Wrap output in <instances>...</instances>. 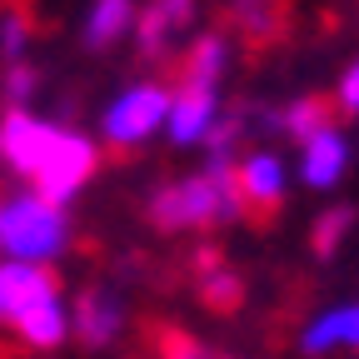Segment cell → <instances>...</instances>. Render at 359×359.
Segmentation results:
<instances>
[{
    "instance_id": "cell-1",
    "label": "cell",
    "mask_w": 359,
    "mask_h": 359,
    "mask_svg": "<svg viewBox=\"0 0 359 359\" xmlns=\"http://www.w3.org/2000/svg\"><path fill=\"white\" fill-rule=\"evenodd\" d=\"M0 155L15 175L30 180V195L40 200H70L90 175L100 165V150L75 130H60V125H45L25 110H6L0 120Z\"/></svg>"
},
{
    "instance_id": "cell-2",
    "label": "cell",
    "mask_w": 359,
    "mask_h": 359,
    "mask_svg": "<svg viewBox=\"0 0 359 359\" xmlns=\"http://www.w3.org/2000/svg\"><path fill=\"white\" fill-rule=\"evenodd\" d=\"M150 224L160 235H185V230H219V224L245 219L240 180L235 165H205L195 175H180L170 185H160L145 205Z\"/></svg>"
},
{
    "instance_id": "cell-3",
    "label": "cell",
    "mask_w": 359,
    "mask_h": 359,
    "mask_svg": "<svg viewBox=\"0 0 359 359\" xmlns=\"http://www.w3.org/2000/svg\"><path fill=\"white\" fill-rule=\"evenodd\" d=\"M70 240V224L60 205L40 195H15L0 205V250L20 264H50Z\"/></svg>"
},
{
    "instance_id": "cell-4",
    "label": "cell",
    "mask_w": 359,
    "mask_h": 359,
    "mask_svg": "<svg viewBox=\"0 0 359 359\" xmlns=\"http://www.w3.org/2000/svg\"><path fill=\"white\" fill-rule=\"evenodd\" d=\"M170 95L175 90L165 80H140V85H130L125 95L110 105L105 115V140L115 155H130V150H140L150 135L170 120Z\"/></svg>"
},
{
    "instance_id": "cell-5",
    "label": "cell",
    "mask_w": 359,
    "mask_h": 359,
    "mask_svg": "<svg viewBox=\"0 0 359 359\" xmlns=\"http://www.w3.org/2000/svg\"><path fill=\"white\" fill-rule=\"evenodd\" d=\"M235 180H240V200L250 219H269L280 215L285 190H290V165L275 150H250L245 160H235Z\"/></svg>"
},
{
    "instance_id": "cell-6",
    "label": "cell",
    "mask_w": 359,
    "mask_h": 359,
    "mask_svg": "<svg viewBox=\"0 0 359 359\" xmlns=\"http://www.w3.org/2000/svg\"><path fill=\"white\" fill-rule=\"evenodd\" d=\"M45 299H60V275L50 264H0V325H20L25 314Z\"/></svg>"
},
{
    "instance_id": "cell-7",
    "label": "cell",
    "mask_w": 359,
    "mask_h": 359,
    "mask_svg": "<svg viewBox=\"0 0 359 359\" xmlns=\"http://www.w3.org/2000/svg\"><path fill=\"white\" fill-rule=\"evenodd\" d=\"M354 165V140L344 135V125H325L314 140L299 145V180L314 195H330L344 185V175Z\"/></svg>"
},
{
    "instance_id": "cell-8",
    "label": "cell",
    "mask_w": 359,
    "mask_h": 359,
    "mask_svg": "<svg viewBox=\"0 0 359 359\" xmlns=\"http://www.w3.org/2000/svg\"><path fill=\"white\" fill-rule=\"evenodd\" d=\"M70 330L85 349H110L125 330V299L120 290L110 285H85L80 299H75V314H70Z\"/></svg>"
},
{
    "instance_id": "cell-9",
    "label": "cell",
    "mask_w": 359,
    "mask_h": 359,
    "mask_svg": "<svg viewBox=\"0 0 359 359\" xmlns=\"http://www.w3.org/2000/svg\"><path fill=\"white\" fill-rule=\"evenodd\" d=\"M200 15V0H145L135 11V45L145 60H160Z\"/></svg>"
},
{
    "instance_id": "cell-10",
    "label": "cell",
    "mask_w": 359,
    "mask_h": 359,
    "mask_svg": "<svg viewBox=\"0 0 359 359\" xmlns=\"http://www.w3.org/2000/svg\"><path fill=\"white\" fill-rule=\"evenodd\" d=\"M215 125H219V90H185V85H175L170 120H165L170 145H205Z\"/></svg>"
},
{
    "instance_id": "cell-11",
    "label": "cell",
    "mask_w": 359,
    "mask_h": 359,
    "mask_svg": "<svg viewBox=\"0 0 359 359\" xmlns=\"http://www.w3.org/2000/svg\"><path fill=\"white\" fill-rule=\"evenodd\" d=\"M334 349H359V299H344V304L320 309L299 330V354L320 359V354H334Z\"/></svg>"
},
{
    "instance_id": "cell-12",
    "label": "cell",
    "mask_w": 359,
    "mask_h": 359,
    "mask_svg": "<svg viewBox=\"0 0 359 359\" xmlns=\"http://www.w3.org/2000/svg\"><path fill=\"white\" fill-rule=\"evenodd\" d=\"M230 40H224L219 30H200L195 40H190V50H185V60H180V85L185 90H219V80H224V70H230Z\"/></svg>"
},
{
    "instance_id": "cell-13",
    "label": "cell",
    "mask_w": 359,
    "mask_h": 359,
    "mask_svg": "<svg viewBox=\"0 0 359 359\" xmlns=\"http://www.w3.org/2000/svg\"><path fill=\"white\" fill-rule=\"evenodd\" d=\"M195 275H200L195 290H200V304H205V309H215V314H235V309H240L245 280L219 259V250H200V255H195Z\"/></svg>"
},
{
    "instance_id": "cell-14",
    "label": "cell",
    "mask_w": 359,
    "mask_h": 359,
    "mask_svg": "<svg viewBox=\"0 0 359 359\" xmlns=\"http://www.w3.org/2000/svg\"><path fill=\"white\" fill-rule=\"evenodd\" d=\"M65 334H70V314H65L60 299L35 304L25 320L15 325V339H20V349H30V354H50V349H60Z\"/></svg>"
},
{
    "instance_id": "cell-15",
    "label": "cell",
    "mask_w": 359,
    "mask_h": 359,
    "mask_svg": "<svg viewBox=\"0 0 359 359\" xmlns=\"http://www.w3.org/2000/svg\"><path fill=\"white\" fill-rule=\"evenodd\" d=\"M130 25H135V0H95L85 15V45L90 50H110Z\"/></svg>"
},
{
    "instance_id": "cell-16",
    "label": "cell",
    "mask_w": 359,
    "mask_h": 359,
    "mask_svg": "<svg viewBox=\"0 0 359 359\" xmlns=\"http://www.w3.org/2000/svg\"><path fill=\"white\" fill-rule=\"evenodd\" d=\"M334 105L325 100V95H299V100H290L280 115H275V125L290 135L294 145H304V140H314L325 125H334V115H330Z\"/></svg>"
},
{
    "instance_id": "cell-17",
    "label": "cell",
    "mask_w": 359,
    "mask_h": 359,
    "mask_svg": "<svg viewBox=\"0 0 359 359\" xmlns=\"http://www.w3.org/2000/svg\"><path fill=\"white\" fill-rule=\"evenodd\" d=\"M30 35H35V6L30 0H0V55L15 65Z\"/></svg>"
},
{
    "instance_id": "cell-18",
    "label": "cell",
    "mask_w": 359,
    "mask_h": 359,
    "mask_svg": "<svg viewBox=\"0 0 359 359\" xmlns=\"http://www.w3.org/2000/svg\"><path fill=\"white\" fill-rule=\"evenodd\" d=\"M349 230H354V210H349V205H325L320 215H314V224H309V245H314V255L330 259V255L344 245Z\"/></svg>"
},
{
    "instance_id": "cell-19",
    "label": "cell",
    "mask_w": 359,
    "mask_h": 359,
    "mask_svg": "<svg viewBox=\"0 0 359 359\" xmlns=\"http://www.w3.org/2000/svg\"><path fill=\"white\" fill-rule=\"evenodd\" d=\"M230 11L250 40H269L280 30V0H230Z\"/></svg>"
},
{
    "instance_id": "cell-20",
    "label": "cell",
    "mask_w": 359,
    "mask_h": 359,
    "mask_svg": "<svg viewBox=\"0 0 359 359\" xmlns=\"http://www.w3.org/2000/svg\"><path fill=\"white\" fill-rule=\"evenodd\" d=\"M155 349H160V359H219V354H210V349H205L195 334L175 330V325L155 330Z\"/></svg>"
},
{
    "instance_id": "cell-21",
    "label": "cell",
    "mask_w": 359,
    "mask_h": 359,
    "mask_svg": "<svg viewBox=\"0 0 359 359\" xmlns=\"http://www.w3.org/2000/svg\"><path fill=\"white\" fill-rule=\"evenodd\" d=\"M330 105L344 115V120H359V55L339 70V80H334V95H330Z\"/></svg>"
},
{
    "instance_id": "cell-22",
    "label": "cell",
    "mask_w": 359,
    "mask_h": 359,
    "mask_svg": "<svg viewBox=\"0 0 359 359\" xmlns=\"http://www.w3.org/2000/svg\"><path fill=\"white\" fill-rule=\"evenodd\" d=\"M40 85V70H30V65H11V75H6V105L11 110H25V100H30V90Z\"/></svg>"
}]
</instances>
